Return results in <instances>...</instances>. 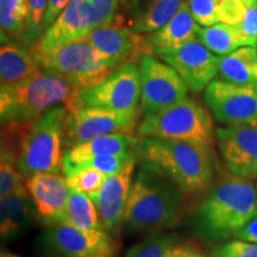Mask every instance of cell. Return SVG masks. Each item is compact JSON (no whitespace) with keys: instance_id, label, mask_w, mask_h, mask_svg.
<instances>
[{"instance_id":"f546056e","label":"cell","mask_w":257,"mask_h":257,"mask_svg":"<svg viewBox=\"0 0 257 257\" xmlns=\"http://www.w3.org/2000/svg\"><path fill=\"white\" fill-rule=\"evenodd\" d=\"M175 244V236L155 234L136 244L125 257H167L169 249Z\"/></svg>"},{"instance_id":"5bb4252c","label":"cell","mask_w":257,"mask_h":257,"mask_svg":"<svg viewBox=\"0 0 257 257\" xmlns=\"http://www.w3.org/2000/svg\"><path fill=\"white\" fill-rule=\"evenodd\" d=\"M218 149L231 174L245 179L257 176V123L216 128Z\"/></svg>"},{"instance_id":"3957f363","label":"cell","mask_w":257,"mask_h":257,"mask_svg":"<svg viewBox=\"0 0 257 257\" xmlns=\"http://www.w3.org/2000/svg\"><path fill=\"white\" fill-rule=\"evenodd\" d=\"M257 217V189L250 179L225 174L211 189L194 217L201 238L224 240Z\"/></svg>"},{"instance_id":"603a6c76","label":"cell","mask_w":257,"mask_h":257,"mask_svg":"<svg viewBox=\"0 0 257 257\" xmlns=\"http://www.w3.org/2000/svg\"><path fill=\"white\" fill-rule=\"evenodd\" d=\"M34 202L29 193L10 194L0 200V233L2 239L8 242L18 238L32 223L35 214Z\"/></svg>"},{"instance_id":"ffe728a7","label":"cell","mask_w":257,"mask_h":257,"mask_svg":"<svg viewBox=\"0 0 257 257\" xmlns=\"http://www.w3.org/2000/svg\"><path fill=\"white\" fill-rule=\"evenodd\" d=\"M140 140L131 134L106 135L78 144L66 150L63 161V174L68 176L85 161L102 155H118V154L137 152Z\"/></svg>"},{"instance_id":"d6986e66","label":"cell","mask_w":257,"mask_h":257,"mask_svg":"<svg viewBox=\"0 0 257 257\" xmlns=\"http://www.w3.org/2000/svg\"><path fill=\"white\" fill-rule=\"evenodd\" d=\"M135 165L131 163L124 170L106 175L99 193L91 198L99 213L104 230H112L124 223L128 195L133 186Z\"/></svg>"},{"instance_id":"4fadbf2b","label":"cell","mask_w":257,"mask_h":257,"mask_svg":"<svg viewBox=\"0 0 257 257\" xmlns=\"http://www.w3.org/2000/svg\"><path fill=\"white\" fill-rule=\"evenodd\" d=\"M208 110L226 125L257 123V85H236L218 79L205 91Z\"/></svg>"},{"instance_id":"4dcf8cb0","label":"cell","mask_w":257,"mask_h":257,"mask_svg":"<svg viewBox=\"0 0 257 257\" xmlns=\"http://www.w3.org/2000/svg\"><path fill=\"white\" fill-rule=\"evenodd\" d=\"M48 8V0H29V19L24 36L32 47L44 35V16Z\"/></svg>"},{"instance_id":"e0dca14e","label":"cell","mask_w":257,"mask_h":257,"mask_svg":"<svg viewBox=\"0 0 257 257\" xmlns=\"http://www.w3.org/2000/svg\"><path fill=\"white\" fill-rule=\"evenodd\" d=\"M100 51L115 68L127 62H136L148 54L143 35L136 34L123 25L111 24L92 30L85 37Z\"/></svg>"},{"instance_id":"ac0fdd59","label":"cell","mask_w":257,"mask_h":257,"mask_svg":"<svg viewBox=\"0 0 257 257\" xmlns=\"http://www.w3.org/2000/svg\"><path fill=\"white\" fill-rule=\"evenodd\" d=\"M184 0H120L118 25L136 34H152L176 15Z\"/></svg>"},{"instance_id":"83f0119b","label":"cell","mask_w":257,"mask_h":257,"mask_svg":"<svg viewBox=\"0 0 257 257\" xmlns=\"http://www.w3.org/2000/svg\"><path fill=\"white\" fill-rule=\"evenodd\" d=\"M29 193L24 187V176L21 174L16 165L15 154L4 146H2L0 154V197L10 194H23Z\"/></svg>"},{"instance_id":"277c9868","label":"cell","mask_w":257,"mask_h":257,"mask_svg":"<svg viewBox=\"0 0 257 257\" xmlns=\"http://www.w3.org/2000/svg\"><path fill=\"white\" fill-rule=\"evenodd\" d=\"M182 193L170 180L142 168L131 186L125 225L142 232L175 226L181 219Z\"/></svg>"},{"instance_id":"8d00e7d4","label":"cell","mask_w":257,"mask_h":257,"mask_svg":"<svg viewBox=\"0 0 257 257\" xmlns=\"http://www.w3.org/2000/svg\"><path fill=\"white\" fill-rule=\"evenodd\" d=\"M72 0H48V8L46 16H44V32L47 31V29L50 28V25L56 21V18L62 14V11L67 6L69 5V3Z\"/></svg>"},{"instance_id":"74e56055","label":"cell","mask_w":257,"mask_h":257,"mask_svg":"<svg viewBox=\"0 0 257 257\" xmlns=\"http://www.w3.org/2000/svg\"><path fill=\"white\" fill-rule=\"evenodd\" d=\"M234 237L239 240H244V242L257 244V217L253 218L245 226L242 227L238 232L234 234Z\"/></svg>"},{"instance_id":"484cf974","label":"cell","mask_w":257,"mask_h":257,"mask_svg":"<svg viewBox=\"0 0 257 257\" xmlns=\"http://www.w3.org/2000/svg\"><path fill=\"white\" fill-rule=\"evenodd\" d=\"M62 224L80 230H104L92 199L85 193L72 191L64 211ZM61 225V224H60Z\"/></svg>"},{"instance_id":"f1b7e54d","label":"cell","mask_w":257,"mask_h":257,"mask_svg":"<svg viewBox=\"0 0 257 257\" xmlns=\"http://www.w3.org/2000/svg\"><path fill=\"white\" fill-rule=\"evenodd\" d=\"M105 174L99 170L85 168L74 172L66 176L69 188L74 192L85 193L89 198L96 195L102 187L105 181Z\"/></svg>"},{"instance_id":"d6a6232c","label":"cell","mask_w":257,"mask_h":257,"mask_svg":"<svg viewBox=\"0 0 257 257\" xmlns=\"http://www.w3.org/2000/svg\"><path fill=\"white\" fill-rule=\"evenodd\" d=\"M94 11L96 28L118 24L120 14V0H88Z\"/></svg>"},{"instance_id":"7c38bea8","label":"cell","mask_w":257,"mask_h":257,"mask_svg":"<svg viewBox=\"0 0 257 257\" xmlns=\"http://www.w3.org/2000/svg\"><path fill=\"white\" fill-rule=\"evenodd\" d=\"M41 248L51 257H114L106 230H80L72 225L49 226L40 237Z\"/></svg>"},{"instance_id":"4316f807","label":"cell","mask_w":257,"mask_h":257,"mask_svg":"<svg viewBox=\"0 0 257 257\" xmlns=\"http://www.w3.org/2000/svg\"><path fill=\"white\" fill-rule=\"evenodd\" d=\"M29 19V0H0L2 36H18L25 32Z\"/></svg>"},{"instance_id":"9c48e42d","label":"cell","mask_w":257,"mask_h":257,"mask_svg":"<svg viewBox=\"0 0 257 257\" xmlns=\"http://www.w3.org/2000/svg\"><path fill=\"white\" fill-rule=\"evenodd\" d=\"M140 114V110L114 111L100 107L68 110L64 125L66 149L106 135L133 134Z\"/></svg>"},{"instance_id":"1f68e13d","label":"cell","mask_w":257,"mask_h":257,"mask_svg":"<svg viewBox=\"0 0 257 257\" xmlns=\"http://www.w3.org/2000/svg\"><path fill=\"white\" fill-rule=\"evenodd\" d=\"M195 22L201 27L207 28L220 23L218 18V4L219 0H187Z\"/></svg>"},{"instance_id":"cb8c5ba5","label":"cell","mask_w":257,"mask_h":257,"mask_svg":"<svg viewBox=\"0 0 257 257\" xmlns=\"http://www.w3.org/2000/svg\"><path fill=\"white\" fill-rule=\"evenodd\" d=\"M219 79L236 85H257V49L242 47L220 57Z\"/></svg>"},{"instance_id":"9a60e30c","label":"cell","mask_w":257,"mask_h":257,"mask_svg":"<svg viewBox=\"0 0 257 257\" xmlns=\"http://www.w3.org/2000/svg\"><path fill=\"white\" fill-rule=\"evenodd\" d=\"M96 29L94 11L88 0H72L34 48L50 50L85 38Z\"/></svg>"},{"instance_id":"7402d4cb","label":"cell","mask_w":257,"mask_h":257,"mask_svg":"<svg viewBox=\"0 0 257 257\" xmlns=\"http://www.w3.org/2000/svg\"><path fill=\"white\" fill-rule=\"evenodd\" d=\"M31 51L12 43H3L0 49L2 87H17L42 75Z\"/></svg>"},{"instance_id":"d590c367","label":"cell","mask_w":257,"mask_h":257,"mask_svg":"<svg viewBox=\"0 0 257 257\" xmlns=\"http://www.w3.org/2000/svg\"><path fill=\"white\" fill-rule=\"evenodd\" d=\"M240 32L257 47V5L246 8V12L238 27Z\"/></svg>"},{"instance_id":"e575fe53","label":"cell","mask_w":257,"mask_h":257,"mask_svg":"<svg viewBox=\"0 0 257 257\" xmlns=\"http://www.w3.org/2000/svg\"><path fill=\"white\" fill-rule=\"evenodd\" d=\"M212 257H257V244L232 240L221 244L212 251Z\"/></svg>"},{"instance_id":"6da1fadb","label":"cell","mask_w":257,"mask_h":257,"mask_svg":"<svg viewBox=\"0 0 257 257\" xmlns=\"http://www.w3.org/2000/svg\"><path fill=\"white\" fill-rule=\"evenodd\" d=\"M67 114V106H57L28 123L3 124L2 146L15 154L16 165L25 179L63 170Z\"/></svg>"},{"instance_id":"836d02e7","label":"cell","mask_w":257,"mask_h":257,"mask_svg":"<svg viewBox=\"0 0 257 257\" xmlns=\"http://www.w3.org/2000/svg\"><path fill=\"white\" fill-rule=\"evenodd\" d=\"M246 12V6L242 0H219L218 18L220 23L238 27Z\"/></svg>"},{"instance_id":"5b68a950","label":"cell","mask_w":257,"mask_h":257,"mask_svg":"<svg viewBox=\"0 0 257 257\" xmlns=\"http://www.w3.org/2000/svg\"><path fill=\"white\" fill-rule=\"evenodd\" d=\"M80 92L81 89L70 80L51 73H42L17 87H2V124L28 123L57 106L70 108Z\"/></svg>"},{"instance_id":"d4e9b609","label":"cell","mask_w":257,"mask_h":257,"mask_svg":"<svg viewBox=\"0 0 257 257\" xmlns=\"http://www.w3.org/2000/svg\"><path fill=\"white\" fill-rule=\"evenodd\" d=\"M197 40L218 56L229 55L242 47H253L238 28L225 23L199 28Z\"/></svg>"},{"instance_id":"ab89813d","label":"cell","mask_w":257,"mask_h":257,"mask_svg":"<svg viewBox=\"0 0 257 257\" xmlns=\"http://www.w3.org/2000/svg\"><path fill=\"white\" fill-rule=\"evenodd\" d=\"M244 3V5L246 6V8H251V6H255L257 5V0H242Z\"/></svg>"},{"instance_id":"60d3db41","label":"cell","mask_w":257,"mask_h":257,"mask_svg":"<svg viewBox=\"0 0 257 257\" xmlns=\"http://www.w3.org/2000/svg\"><path fill=\"white\" fill-rule=\"evenodd\" d=\"M2 257H19V256L12 255V253H9V252H2Z\"/></svg>"},{"instance_id":"8992f818","label":"cell","mask_w":257,"mask_h":257,"mask_svg":"<svg viewBox=\"0 0 257 257\" xmlns=\"http://www.w3.org/2000/svg\"><path fill=\"white\" fill-rule=\"evenodd\" d=\"M30 51L42 72L68 79L81 91L101 82L115 69L85 38L50 50L31 48Z\"/></svg>"},{"instance_id":"30bf717a","label":"cell","mask_w":257,"mask_h":257,"mask_svg":"<svg viewBox=\"0 0 257 257\" xmlns=\"http://www.w3.org/2000/svg\"><path fill=\"white\" fill-rule=\"evenodd\" d=\"M141 101L140 113H156L187 98L188 86L178 72L154 55L140 60Z\"/></svg>"},{"instance_id":"ba28073f","label":"cell","mask_w":257,"mask_h":257,"mask_svg":"<svg viewBox=\"0 0 257 257\" xmlns=\"http://www.w3.org/2000/svg\"><path fill=\"white\" fill-rule=\"evenodd\" d=\"M141 73L137 62H127L115 68L107 78L92 87L82 89L73 106L100 107L114 111L140 110Z\"/></svg>"},{"instance_id":"2e32d148","label":"cell","mask_w":257,"mask_h":257,"mask_svg":"<svg viewBox=\"0 0 257 257\" xmlns=\"http://www.w3.org/2000/svg\"><path fill=\"white\" fill-rule=\"evenodd\" d=\"M40 219L48 226L62 224L63 214L72 189L66 176L40 173L30 176L25 184Z\"/></svg>"},{"instance_id":"44dd1931","label":"cell","mask_w":257,"mask_h":257,"mask_svg":"<svg viewBox=\"0 0 257 257\" xmlns=\"http://www.w3.org/2000/svg\"><path fill=\"white\" fill-rule=\"evenodd\" d=\"M199 24L193 17L187 2H182L179 11L166 25L144 36L148 54L152 55L155 49L173 48L186 42L197 40Z\"/></svg>"},{"instance_id":"8fae6325","label":"cell","mask_w":257,"mask_h":257,"mask_svg":"<svg viewBox=\"0 0 257 257\" xmlns=\"http://www.w3.org/2000/svg\"><path fill=\"white\" fill-rule=\"evenodd\" d=\"M152 55L173 67L192 92H201L219 73L220 57L198 40L178 47L155 49Z\"/></svg>"},{"instance_id":"52a82bcc","label":"cell","mask_w":257,"mask_h":257,"mask_svg":"<svg viewBox=\"0 0 257 257\" xmlns=\"http://www.w3.org/2000/svg\"><path fill=\"white\" fill-rule=\"evenodd\" d=\"M137 133L143 138L188 141L211 147L214 130L206 108L185 98L165 110L143 117Z\"/></svg>"},{"instance_id":"f35d334b","label":"cell","mask_w":257,"mask_h":257,"mask_svg":"<svg viewBox=\"0 0 257 257\" xmlns=\"http://www.w3.org/2000/svg\"><path fill=\"white\" fill-rule=\"evenodd\" d=\"M167 257H207L198 249L189 245H174L169 249Z\"/></svg>"},{"instance_id":"7a4b0ae2","label":"cell","mask_w":257,"mask_h":257,"mask_svg":"<svg viewBox=\"0 0 257 257\" xmlns=\"http://www.w3.org/2000/svg\"><path fill=\"white\" fill-rule=\"evenodd\" d=\"M142 168L170 180L184 193L207 189L213 180L210 146L180 140L143 138L137 147Z\"/></svg>"}]
</instances>
